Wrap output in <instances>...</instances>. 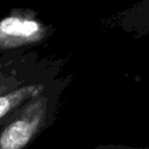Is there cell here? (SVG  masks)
<instances>
[{"instance_id":"6da1fadb","label":"cell","mask_w":149,"mask_h":149,"mask_svg":"<svg viewBox=\"0 0 149 149\" xmlns=\"http://www.w3.org/2000/svg\"><path fill=\"white\" fill-rule=\"evenodd\" d=\"M51 102L38 94L23 105L0 130V149H24L44 128Z\"/></svg>"},{"instance_id":"8992f818","label":"cell","mask_w":149,"mask_h":149,"mask_svg":"<svg viewBox=\"0 0 149 149\" xmlns=\"http://www.w3.org/2000/svg\"><path fill=\"white\" fill-rule=\"evenodd\" d=\"M9 62H10V61H8V62H5V63H3V62H0V70H2V69L5 68V65H6L7 63H9Z\"/></svg>"},{"instance_id":"5b68a950","label":"cell","mask_w":149,"mask_h":149,"mask_svg":"<svg viewBox=\"0 0 149 149\" xmlns=\"http://www.w3.org/2000/svg\"><path fill=\"white\" fill-rule=\"evenodd\" d=\"M91 149H147V148H133L127 146H113V144H106V146H98Z\"/></svg>"},{"instance_id":"7a4b0ae2","label":"cell","mask_w":149,"mask_h":149,"mask_svg":"<svg viewBox=\"0 0 149 149\" xmlns=\"http://www.w3.org/2000/svg\"><path fill=\"white\" fill-rule=\"evenodd\" d=\"M45 27L33 17L13 14L0 20V49L23 47L41 41Z\"/></svg>"},{"instance_id":"277c9868","label":"cell","mask_w":149,"mask_h":149,"mask_svg":"<svg viewBox=\"0 0 149 149\" xmlns=\"http://www.w3.org/2000/svg\"><path fill=\"white\" fill-rule=\"evenodd\" d=\"M14 88H16V87H14V85H13V79L8 76L0 73V94L9 92Z\"/></svg>"},{"instance_id":"3957f363","label":"cell","mask_w":149,"mask_h":149,"mask_svg":"<svg viewBox=\"0 0 149 149\" xmlns=\"http://www.w3.org/2000/svg\"><path fill=\"white\" fill-rule=\"evenodd\" d=\"M43 88V85L29 84L0 94V123H2L6 119L12 118L30 99L41 94Z\"/></svg>"}]
</instances>
